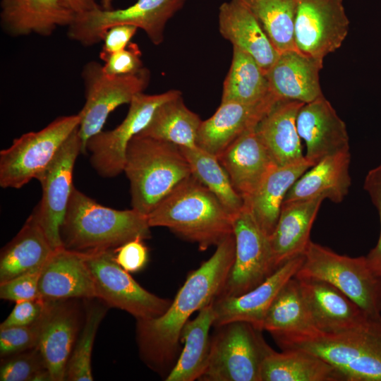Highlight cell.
I'll list each match as a JSON object with an SVG mask.
<instances>
[{"instance_id": "25", "label": "cell", "mask_w": 381, "mask_h": 381, "mask_svg": "<svg viewBox=\"0 0 381 381\" xmlns=\"http://www.w3.org/2000/svg\"><path fill=\"white\" fill-rule=\"evenodd\" d=\"M323 200L316 198L282 203L277 225L269 236L274 270L288 260L304 254Z\"/></svg>"}, {"instance_id": "11", "label": "cell", "mask_w": 381, "mask_h": 381, "mask_svg": "<svg viewBox=\"0 0 381 381\" xmlns=\"http://www.w3.org/2000/svg\"><path fill=\"white\" fill-rule=\"evenodd\" d=\"M85 254L96 298L107 306L124 310L140 320L160 316L171 303L172 300L156 296L141 286L116 263L113 250Z\"/></svg>"}, {"instance_id": "32", "label": "cell", "mask_w": 381, "mask_h": 381, "mask_svg": "<svg viewBox=\"0 0 381 381\" xmlns=\"http://www.w3.org/2000/svg\"><path fill=\"white\" fill-rule=\"evenodd\" d=\"M346 381L333 366L309 352L272 349L264 358L260 381Z\"/></svg>"}, {"instance_id": "24", "label": "cell", "mask_w": 381, "mask_h": 381, "mask_svg": "<svg viewBox=\"0 0 381 381\" xmlns=\"http://www.w3.org/2000/svg\"><path fill=\"white\" fill-rule=\"evenodd\" d=\"M323 61L298 50L279 53L266 73L270 92L279 99L308 103L323 96L320 83V71Z\"/></svg>"}, {"instance_id": "8", "label": "cell", "mask_w": 381, "mask_h": 381, "mask_svg": "<svg viewBox=\"0 0 381 381\" xmlns=\"http://www.w3.org/2000/svg\"><path fill=\"white\" fill-rule=\"evenodd\" d=\"M78 114L59 116L42 129L13 140L0 152V186L19 189L35 179L78 128Z\"/></svg>"}, {"instance_id": "48", "label": "cell", "mask_w": 381, "mask_h": 381, "mask_svg": "<svg viewBox=\"0 0 381 381\" xmlns=\"http://www.w3.org/2000/svg\"><path fill=\"white\" fill-rule=\"evenodd\" d=\"M101 6L104 9H111L112 7L113 0H100Z\"/></svg>"}, {"instance_id": "16", "label": "cell", "mask_w": 381, "mask_h": 381, "mask_svg": "<svg viewBox=\"0 0 381 381\" xmlns=\"http://www.w3.org/2000/svg\"><path fill=\"white\" fill-rule=\"evenodd\" d=\"M296 278L318 331L340 333L359 330L381 318L369 315L344 293L325 281L310 277Z\"/></svg>"}, {"instance_id": "19", "label": "cell", "mask_w": 381, "mask_h": 381, "mask_svg": "<svg viewBox=\"0 0 381 381\" xmlns=\"http://www.w3.org/2000/svg\"><path fill=\"white\" fill-rule=\"evenodd\" d=\"M80 316L75 298L50 301L37 347L52 381L66 380L67 364L79 334Z\"/></svg>"}, {"instance_id": "12", "label": "cell", "mask_w": 381, "mask_h": 381, "mask_svg": "<svg viewBox=\"0 0 381 381\" xmlns=\"http://www.w3.org/2000/svg\"><path fill=\"white\" fill-rule=\"evenodd\" d=\"M181 94L177 90L155 95L138 93L129 104L128 111L119 126L91 137L86 143L85 152L90 153V163L97 173L111 178L123 172L130 141L147 126L162 104Z\"/></svg>"}, {"instance_id": "39", "label": "cell", "mask_w": 381, "mask_h": 381, "mask_svg": "<svg viewBox=\"0 0 381 381\" xmlns=\"http://www.w3.org/2000/svg\"><path fill=\"white\" fill-rule=\"evenodd\" d=\"M47 369L37 347L1 358V381H33L39 372Z\"/></svg>"}, {"instance_id": "43", "label": "cell", "mask_w": 381, "mask_h": 381, "mask_svg": "<svg viewBox=\"0 0 381 381\" xmlns=\"http://www.w3.org/2000/svg\"><path fill=\"white\" fill-rule=\"evenodd\" d=\"M364 188L376 207L380 223V234L376 246L365 256L370 267L381 276V163L367 174Z\"/></svg>"}, {"instance_id": "40", "label": "cell", "mask_w": 381, "mask_h": 381, "mask_svg": "<svg viewBox=\"0 0 381 381\" xmlns=\"http://www.w3.org/2000/svg\"><path fill=\"white\" fill-rule=\"evenodd\" d=\"M46 312L42 318L32 324L24 326L0 327L1 358L37 346L44 322Z\"/></svg>"}, {"instance_id": "10", "label": "cell", "mask_w": 381, "mask_h": 381, "mask_svg": "<svg viewBox=\"0 0 381 381\" xmlns=\"http://www.w3.org/2000/svg\"><path fill=\"white\" fill-rule=\"evenodd\" d=\"M85 102L78 113V128L82 143V153H85L87 141L101 132L109 114L121 105L130 104L138 93L147 87L150 71L143 67L136 73L110 75L104 73L102 64L92 61L82 71Z\"/></svg>"}, {"instance_id": "7", "label": "cell", "mask_w": 381, "mask_h": 381, "mask_svg": "<svg viewBox=\"0 0 381 381\" xmlns=\"http://www.w3.org/2000/svg\"><path fill=\"white\" fill-rule=\"evenodd\" d=\"M202 381H260L262 361L272 349L259 329L236 321L215 327Z\"/></svg>"}, {"instance_id": "30", "label": "cell", "mask_w": 381, "mask_h": 381, "mask_svg": "<svg viewBox=\"0 0 381 381\" xmlns=\"http://www.w3.org/2000/svg\"><path fill=\"white\" fill-rule=\"evenodd\" d=\"M54 249L32 212L1 251L0 283L42 267Z\"/></svg>"}, {"instance_id": "45", "label": "cell", "mask_w": 381, "mask_h": 381, "mask_svg": "<svg viewBox=\"0 0 381 381\" xmlns=\"http://www.w3.org/2000/svg\"><path fill=\"white\" fill-rule=\"evenodd\" d=\"M143 241L135 238L113 250L116 263L129 273L142 270L147 263L149 252Z\"/></svg>"}, {"instance_id": "4", "label": "cell", "mask_w": 381, "mask_h": 381, "mask_svg": "<svg viewBox=\"0 0 381 381\" xmlns=\"http://www.w3.org/2000/svg\"><path fill=\"white\" fill-rule=\"evenodd\" d=\"M123 172L132 208L147 216L192 175L179 145L140 133L128 143Z\"/></svg>"}, {"instance_id": "47", "label": "cell", "mask_w": 381, "mask_h": 381, "mask_svg": "<svg viewBox=\"0 0 381 381\" xmlns=\"http://www.w3.org/2000/svg\"><path fill=\"white\" fill-rule=\"evenodd\" d=\"M64 2L76 13H82L93 10L99 6L96 0H64Z\"/></svg>"}, {"instance_id": "27", "label": "cell", "mask_w": 381, "mask_h": 381, "mask_svg": "<svg viewBox=\"0 0 381 381\" xmlns=\"http://www.w3.org/2000/svg\"><path fill=\"white\" fill-rule=\"evenodd\" d=\"M350 150L328 155L307 170L288 190L283 202L316 198L342 202L351 186Z\"/></svg>"}, {"instance_id": "31", "label": "cell", "mask_w": 381, "mask_h": 381, "mask_svg": "<svg viewBox=\"0 0 381 381\" xmlns=\"http://www.w3.org/2000/svg\"><path fill=\"white\" fill-rule=\"evenodd\" d=\"M214 315L212 303L198 311V315L184 325L180 335L183 348L166 381L199 380L207 365L210 340V330Z\"/></svg>"}, {"instance_id": "2", "label": "cell", "mask_w": 381, "mask_h": 381, "mask_svg": "<svg viewBox=\"0 0 381 381\" xmlns=\"http://www.w3.org/2000/svg\"><path fill=\"white\" fill-rule=\"evenodd\" d=\"M232 214L219 200L192 175L148 215L150 227L169 229L205 250L234 234Z\"/></svg>"}, {"instance_id": "33", "label": "cell", "mask_w": 381, "mask_h": 381, "mask_svg": "<svg viewBox=\"0 0 381 381\" xmlns=\"http://www.w3.org/2000/svg\"><path fill=\"white\" fill-rule=\"evenodd\" d=\"M262 330L272 337L317 330L298 280L293 277L281 289L265 317Z\"/></svg>"}, {"instance_id": "34", "label": "cell", "mask_w": 381, "mask_h": 381, "mask_svg": "<svg viewBox=\"0 0 381 381\" xmlns=\"http://www.w3.org/2000/svg\"><path fill=\"white\" fill-rule=\"evenodd\" d=\"M201 123L199 116L186 106L180 95L162 104L140 134L193 148L197 147Z\"/></svg>"}, {"instance_id": "23", "label": "cell", "mask_w": 381, "mask_h": 381, "mask_svg": "<svg viewBox=\"0 0 381 381\" xmlns=\"http://www.w3.org/2000/svg\"><path fill=\"white\" fill-rule=\"evenodd\" d=\"M76 13L64 0H1L0 22L11 37L51 35L59 27H68Z\"/></svg>"}, {"instance_id": "20", "label": "cell", "mask_w": 381, "mask_h": 381, "mask_svg": "<svg viewBox=\"0 0 381 381\" xmlns=\"http://www.w3.org/2000/svg\"><path fill=\"white\" fill-rule=\"evenodd\" d=\"M217 158L232 186L247 205L268 174L278 166L256 128L230 144Z\"/></svg>"}, {"instance_id": "9", "label": "cell", "mask_w": 381, "mask_h": 381, "mask_svg": "<svg viewBox=\"0 0 381 381\" xmlns=\"http://www.w3.org/2000/svg\"><path fill=\"white\" fill-rule=\"evenodd\" d=\"M187 0H138L125 8L93 10L76 14L68 27V37L84 46L102 42V35L109 28L130 25L143 30L155 45L164 41L165 26Z\"/></svg>"}, {"instance_id": "14", "label": "cell", "mask_w": 381, "mask_h": 381, "mask_svg": "<svg viewBox=\"0 0 381 381\" xmlns=\"http://www.w3.org/2000/svg\"><path fill=\"white\" fill-rule=\"evenodd\" d=\"M234 260L216 298L243 294L258 286L275 271L269 237L258 226L246 205L234 217Z\"/></svg>"}, {"instance_id": "35", "label": "cell", "mask_w": 381, "mask_h": 381, "mask_svg": "<svg viewBox=\"0 0 381 381\" xmlns=\"http://www.w3.org/2000/svg\"><path fill=\"white\" fill-rule=\"evenodd\" d=\"M270 93L267 78L258 63L246 52L233 47L231 64L223 83L222 102L252 104Z\"/></svg>"}, {"instance_id": "13", "label": "cell", "mask_w": 381, "mask_h": 381, "mask_svg": "<svg viewBox=\"0 0 381 381\" xmlns=\"http://www.w3.org/2000/svg\"><path fill=\"white\" fill-rule=\"evenodd\" d=\"M82 152L76 128L68 138L50 164L35 178L42 187V198L33 212L55 250L64 247L61 229L73 189L75 160Z\"/></svg>"}, {"instance_id": "41", "label": "cell", "mask_w": 381, "mask_h": 381, "mask_svg": "<svg viewBox=\"0 0 381 381\" xmlns=\"http://www.w3.org/2000/svg\"><path fill=\"white\" fill-rule=\"evenodd\" d=\"M42 267L31 270L0 283V298L16 303L39 297L38 285Z\"/></svg>"}, {"instance_id": "21", "label": "cell", "mask_w": 381, "mask_h": 381, "mask_svg": "<svg viewBox=\"0 0 381 381\" xmlns=\"http://www.w3.org/2000/svg\"><path fill=\"white\" fill-rule=\"evenodd\" d=\"M296 126L306 143L305 157L315 164L328 155L350 150L346 124L324 95L301 107Z\"/></svg>"}, {"instance_id": "46", "label": "cell", "mask_w": 381, "mask_h": 381, "mask_svg": "<svg viewBox=\"0 0 381 381\" xmlns=\"http://www.w3.org/2000/svg\"><path fill=\"white\" fill-rule=\"evenodd\" d=\"M138 29L130 25H117L107 29L102 38L101 60L104 61L109 55L126 49Z\"/></svg>"}, {"instance_id": "44", "label": "cell", "mask_w": 381, "mask_h": 381, "mask_svg": "<svg viewBox=\"0 0 381 381\" xmlns=\"http://www.w3.org/2000/svg\"><path fill=\"white\" fill-rule=\"evenodd\" d=\"M50 300L42 297L16 302L8 317L1 323L0 327L24 326L38 321L45 313Z\"/></svg>"}, {"instance_id": "6", "label": "cell", "mask_w": 381, "mask_h": 381, "mask_svg": "<svg viewBox=\"0 0 381 381\" xmlns=\"http://www.w3.org/2000/svg\"><path fill=\"white\" fill-rule=\"evenodd\" d=\"M303 255L294 277L325 281L369 315L381 317V276L370 267L365 256L339 255L311 241Z\"/></svg>"}, {"instance_id": "36", "label": "cell", "mask_w": 381, "mask_h": 381, "mask_svg": "<svg viewBox=\"0 0 381 381\" xmlns=\"http://www.w3.org/2000/svg\"><path fill=\"white\" fill-rule=\"evenodd\" d=\"M279 53L297 50L294 23L299 0H241Z\"/></svg>"}, {"instance_id": "15", "label": "cell", "mask_w": 381, "mask_h": 381, "mask_svg": "<svg viewBox=\"0 0 381 381\" xmlns=\"http://www.w3.org/2000/svg\"><path fill=\"white\" fill-rule=\"evenodd\" d=\"M344 0H299L294 23L296 49L323 61L345 40L350 21Z\"/></svg>"}, {"instance_id": "5", "label": "cell", "mask_w": 381, "mask_h": 381, "mask_svg": "<svg viewBox=\"0 0 381 381\" xmlns=\"http://www.w3.org/2000/svg\"><path fill=\"white\" fill-rule=\"evenodd\" d=\"M282 350L315 355L336 368L346 381H381V318L356 331L325 333L318 330L273 337Z\"/></svg>"}, {"instance_id": "1", "label": "cell", "mask_w": 381, "mask_h": 381, "mask_svg": "<svg viewBox=\"0 0 381 381\" xmlns=\"http://www.w3.org/2000/svg\"><path fill=\"white\" fill-rule=\"evenodd\" d=\"M235 256L234 234L216 246L213 255L189 272L167 310L160 316L137 320L136 339L143 362L167 376L181 352V332L190 317L211 303L220 292Z\"/></svg>"}, {"instance_id": "29", "label": "cell", "mask_w": 381, "mask_h": 381, "mask_svg": "<svg viewBox=\"0 0 381 381\" xmlns=\"http://www.w3.org/2000/svg\"><path fill=\"white\" fill-rule=\"evenodd\" d=\"M303 104L298 101L279 100L256 128L278 166L294 162L304 157L296 126L297 115Z\"/></svg>"}, {"instance_id": "38", "label": "cell", "mask_w": 381, "mask_h": 381, "mask_svg": "<svg viewBox=\"0 0 381 381\" xmlns=\"http://www.w3.org/2000/svg\"><path fill=\"white\" fill-rule=\"evenodd\" d=\"M106 306L104 303L101 305L97 303L87 306L83 329L78 336L67 364L66 380H94L91 356L97 331L107 312Z\"/></svg>"}, {"instance_id": "37", "label": "cell", "mask_w": 381, "mask_h": 381, "mask_svg": "<svg viewBox=\"0 0 381 381\" xmlns=\"http://www.w3.org/2000/svg\"><path fill=\"white\" fill-rule=\"evenodd\" d=\"M181 149L192 176L212 192L232 214H238L245 207L244 200L232 186L217 157L198 146Z\"/></svg>"}, {"instance_id": "17", "label": "cell", "mask_w": 381, "mask_h": 381, "mask_svg": "<svg viewBox=\"0 0 381 381\" xmlns=\"http://www.w3.org/2000/svg\"><path fill=\"white\" fill-rule=\"evenodd\" d=\"M303 260L304 255H301L288 260L264 282L243 294L214 298L212 302L214 315L213 326L242 321L262 330L265 317L274 298L283 286L295 276Z\"/></svg>"}, {"instance_id": "28", "label": "cell", "mask_w": 381, "mask_h": 381, "mask_svg": "<svg viewBox=\"0 0 381 381\" xmlns=\"http://www.w3.org/2000/svg\"><path fill=\"white\" fill-rule=\"evenodd\" d=\"M313 165L315 164L304 155L294 162L276 166L246 205L258 226L268 237L277 225L288 190Z\"/></svg>"}, {"instance_id": "42", "label": "cell", "mask_w": 381, "mask_h": 381, "mask_svg": "<svg viewBox=\"0 0 381 381\" xmlns=\"http://www.w3.org/2000/svg\"><path fill=\"white\" fill-rule=\"evenodd\" d=\"M103 62V71L110 75L132 74L143 68L140 49L133 42L123 50L109 55Z\"/></svg>"}, {"instance_id": "22", "label": "cell", "mask_w": 381, "mask_h": 381, "mask_svg": "<svg viewBox=\"0 0 381 381\" xmlns=\"http://www.w3.org/2000/svg\"><path fill=\"white\" fill-rule=\"evenodd\" d=\"M38 291L40 297L50 301L96 298L86 254L55 249L43 265Z\"/></svg>"}, {"instance_id": "3", "label": "cell", "mask_w": 381, "mask_h": 381, "mask_svg": "<svg viewBox=\"0 0 381 381\" xmlns=\"http://www.w3.org/2000/svg\"><path fill=\"white\" fill-rule=\"evenodd\" d=\"M147 216L133 208L108 207L73 189L61 229L64 248L84 253L114 250L122 244L151 237Z\"/></svg>"}, {"instance_id": "26", "label": "cell", "mask_w": 381, "mask_h": 381, "mask_svg": "<svg viewBox=\"0 0 381 381\" xmlns=\"http://www.w3.org/2000/svg\"><path fill=\"white\" fill-rule=\"evenodd\" d=\"M218 28L221 35L233 47L246 52L266 73L279 53L250 10L241 0L224 2L219 8Z\"/></svg>"}, {"instance_id": "18", "label": "cell", "mask_w": 381, "mask_h": 381, "mask_svg": "<svg viewBox=\"0 0 381 381\" xmlns=\"http://www.w3.org/2000/svg\"><path fill=\"white\" fill-rule=\"evenodd\" d=\"M279 100L270 92L255 103L221 102L211 117L202 121L197 146L217 157L243 134L257 128Z\"/></svg>"}]
</instances>
